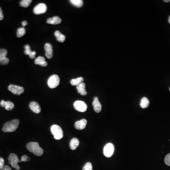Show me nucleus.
I'll use <instances>...</instances> for the list:
<instances>
[{
  "label": "nucleus",
  "instance_id": "1",
  "mask_svg": "<svg viewBox=\"0 0 170 170\" xmlns=\"http://www.w3.org/2000/svg\"><path fill=\"white\" fill-rule=\"evenodd\" d=\"M27 150L30 152L32 153L37 156H41L44 153L42 148L40 147L39 144L37 142H29L26 146Z\"/></svg>",
  "mask_w": 170,
  "mask_h": 170
},
{
  "label": "nucleus",
  "instance_id": "2",
  "mask_svg": "<svg viewBox=\"0 0 170 170\" xmlns=\"http://www.w3.org/2000/svg\"><path fill=\"white\" fill-rule=\"evenodd\" d=\"M19 123V120L18 119H15L7 122L3 125L2 131L4 132H14L17 129Z\"/></svg>",
  "mask_w": 170,
  "mask_h": 170
},
{
  "label": "nucleus",
  "instance_id": "3",
  "mask_svg": "<svg viewBox=\"0 0 170 170\" xmlns=\"http://www.w3.org/2000/svg\"><path fill=\"white\" fill-rule=\"evenodd\" d=\"M51 131L55 139L56 140H59L62 139L63 136V133L61 128L57 125H53L51 128Z\"/></svg>",
  "mask_w": 170,
  "mask_h": 170
},
{
  "label": "nucleus",
  "instance_id": "4",
  "mask_svg": "<svg viewBox=\"0 0 170 170\" xmlns=\"http://www.w3.org/2000/svg\"><path fill=\"white\" fill-rule=\"evenodd\" d=\"M8 161L9 163L11 165L12 167L16 169L17 170H19L21 168L18 165V163L20 162L18 156L16 154L11 153L10 154L8 157Z\"/></svg>",
  "mask_w": 170,
  "mask_h": 170
},
{
  "label": "nucleus",
  "instance_id": "5",
  "mask_svg": "<svg viewBox=\"0 0 170 170\" xmlns=\"http://www.w3.org/2000/svg\"><path fill=\"white\" fill-rule=\"evenodd\" d=\"M60 83V78L57 75H53L48 80V85L51 89H55L58 86Z\"/></svg>",
  "mask_w": 170,
  "mask_h": 170
},
{
  "label": "nucleus",
  "instance_id": "6",
  "mask_svg": "<svg viewBox=\"0 0 170 170\" xmlns=\"http://www.w3.org/2000/svg\"><path fill=\"white\" fill-rule=\"evenodd\" d=\"M114 147L112 143H108L103 148V154L107 157H112L114 153Z\"/></svg>",
  "mask_w": 170,
  "mask_h": 170
},
{
  "label": "nucleus",
  "instance_id": "7",
  "mask_svg": "<svg viewBox=\"0 0 170 170\" xmlns=\"http://www.w3.org/2000/svg\"><path fill=\"white\" fill-rule=\"evenodd\" d=\"M8 90L13 94L16 95H20L24 91V89L23 87L12 84L10 85L9 86Z\"/></svg>",
  "mask_w": 170,
  "mask_h": 170
},
{
  "label": "nucleus",
  "instance_id": "8",
  "mask_svg": "<svg viewBox=\"0 0 170 170\" xmlns=\"http://www.w3.org/2000/svg\"><path fill=\"white\" fill-rule=\"evenodd\" d=\"M74 107L79 112H84L87 109V105L83 101L78 100L74 103Z\"/></svg>",
  "mask_w": 170,
  "mask_h": 170
},
{
  "label": "nucleus",
  "instance_id": "9",
  "mask_svg": "<svg viewBox=\"0 0 170 170\" xmlns=\"http://www.w3.org/2000/svg\"><path fill=\"white\" fill-rule=\"evenodd\" d=\"M46 11L47 6L44 3H39L34 8L33 11L35 14H41L45 13Z\"/></svg>",
  "mask_w": 170,
  "mask_h": 170
},
{
  "label": "nucleus",
  "instance_id": "10",
  "mask_svg": "<svg viewBox=\"0 0 170 170\" xmlns=\"http://www.w3.org/2000/svg\"><path fill=\"white\" fill-rule=\"evenodd\" d=\"M45 56L49 59L52 58L53 56V46L50 43H46L45 45Z\"/></svg>",
  "mask_w": 170,
  "mask_h": 170
},
{
  "label": "nucleus",
  "instance_id": "11",
  "mask_svg": "<svg viewBox=\"0 0 170 170\" xmlns=\"http://www.w3.org/2000/svg\"><path fill=\"white\" fill-rule=\"evenodd\" d=\"M93 106L94 108V110L97 113H99L101 112L102 109V105L99 101L98 100L97 97H95L94 98V101L93 102Z\"/></svg>",
  "mask_w": 170,
  "mask_h": 170
},
{
  "label": "nucleus",
  "instance_id": "12",
  "mask_svg": "<svg viewBox=\"0 0 170 170\" xmlns=\"http://www.w3.org/2000/svg\"><path fill=\"white\" fill-rule=\"evenodd\" d=\"M0 105L1 107H4L6 110L8 111H11L14 108V104L11 101H5L1 100L0 103Z\"/></svg>",
  "mask_w": 170,
  "mask_h": 170
},
{
  "label": "nucleus",
  "instance_id": "13",
  "mask_svg": "<svg viewBox=\"0 0 170 170\" xmlns=\"http://www.w3.org/2000/svg\"><path fill=\"white\" fill-rule=\"evenodd\" d=\"M29 107L35 113H39L41 112V107L39 105L37 102H34V101L31 102L29 104Z\"/></svg>",
  "mask_w": 170,
  "mask_h": 170
},
{
  "label": "nucleus",
  "instance_id": "14",
  "mask_svg": "<svg viewBox=\"0 0 170 170\" xmlns=\"http://www.w3.org/2000/svg\"><path fill=\"white\" fill-rule=\"evenodd\" d=\"M87 124V121L86 119H82L75 123V127L78 130H82L84 129Z\"/></svg>",
  "mask_w": 170,
  "mask_h": 170
},
{
  "label": "nucleus",
  "instance_id": "15",
  "mask_svg": "<svg viewBox=\"0 0 170 170\" xmlns=\"http://www.w3.org/2000/svg\"><path fill=\"white\" fill-rule=\"evenodd\" d=\"M24 48L25 50L24 53L26 55H29V56L31 59H34L35 58V55H36V52L35 51H32L30 49V47L29 45H25Z\"/></svg>",
  "mask_w": 170,
  "mask_h": 170
},
{
  "label": "nucleus",
  "instance_id": "16",
  "mask_svg": "<svg viewBox=\"0 0 170 170\" xmlns=\"http://www.w3.org/2000/svg\"><path fill=\"white\" fill-rule=\"evenodd\" d=\"M35 64L39 65L43 67H45L47 65V63L45 61V58L42 56H38L35 59Z\"/></svg>",
  "mask_w": 170,
  "mask_h": 170
},
{
  "label": "nucleus",
  "instance_id": "17",
  "mask_svg": "<svg viewBox=\"0 0 170 170\" xmlns=\"http://www.w3.org/2000/svg\"><path fill=\"white\" fill-rule=\"evenodd\" d=\"M61 22V19L58 16H55L53 18H49L47 21V23L48 24L52 25L59 24Z\"/></svg>",
  "mask_w": 170,
  "mask_h": 170
},
{
  "label": "nucleus",
  "instance_id": "18",
  "mask_svg": "<svg viewBox=\"0 0 170 170\" xmlns=\"http://www.w3.org/2000/svg\"><path fill=\"white\" fill-rule=\"evenodd\" d=\"M77 89L78 90V92L82 95H86L87 94V92L85 89V84L84 83H81L77 86Z\"/></svg>",
  "mask_w": 170,
  "mask_h": 170
},
{
  "label": "nucleus",
  "instance_id": "19",
  "mask_svg": "<svg viewBox=\"0 0 170 170\" xmlns=\"http://www.w3.org/2000/svg\"><path fill=\"white\" fill-rule=\"evenodd\" d=\"M79 139L77 138H73L71 140L70 142V144H69V147L71 148V149L75 150L78 146H79Z\"/></svg>",
  "mask_w": 170,
  "mask_h": 170
},
{
  "label": "nucleus",
  "instance_id": "20",
  "mask_svg": "<svg viewBox=\"0 0 170 170\" xmlns=\"http://www.w3.org/2000/svg\"><path fill=\"white\" fill-rule=\"evenodd\" d=\"M55 35L57 38V41L59 42L63 43L65 40V36L61 34L59 31L55 32Z\"/></svg>",
  "mask_w": 170,
  "mask_h": 170
},
{
  "label": "nucleus",
  "instance_id": "21",
  "mask_svg": "<svg viewBox=\"0 0 170 170\" xmlns=\"http://www.w3.org/2000/svg\"><path fill=\"white\" fill-rule=\"evenodd\" d=\"M149 101L148 98L146 97H144L143 98H142L140 104V107L142 108L145 109L147 108L149 106Z\"/></svg>",
  "mask_w": 170,
  "mask_h": 170
},
{
  "label": "nucleus",
  "instance_id": "22",
  "mask_svg": "<svg viewBox=\"0 0 170 170\" xmlns=\"http://www.w3.org/2000/svg\"><path fill=\"white\" fill-rule=\"evenodd\" d=\"M83 81H84V79L82 77H79L75 79H71V84L72 86H77L82 83Z\"/></svg>",
  "mask_w": 170,
  "mask_h": 170
},
{
  "label": "nucleus",
  "instance_id": "23",
  "mask_svg": "<svg viewBox=\"0 0 170 170\" xmlns=\"http://www.w3.org/2000/svg\"><path fill=\"white\" fill-rule=\"evenodd\" d=\"M70 3L75 7L80 8L83 5V1L82 0H71Z\"/></svg>",
  "mask_w": 170,
  "mask_h": 170
},
{
  "label": "nucleus",
  "instance_id": "24",
  "mask_svg": "<svg viewBox=\"0 0 170 170\" xmlns=\"http://www.w3.org/2000/svg\"><path fill=\"white\" fill-rule=\"evenodd\" d=\"M26 34V29L24 27H20L18 29L17 32V35L18 37H21L24 35Z\"/></svg>",
  "mask_w": 170,
  "mask_h": 170
},
{
  "label": "nucleus",
  "instance_id": "25",
  "mask_svg": "<svg viewBox=\"0 0 170 170\" xmlns=\"http://www.w3.org/2000/svg\"><path fill=\"white\" fill-rule=\"evenodd\" d=\"M32 1V0H22L20 2V6L21 7L27 8L30 5Z\"/></svg>",
  "mask_w": 170,
  "mask_h": 170
},
{
  "label": "nucleus",
  "instance_id": "26",
  "mask_svg": "<svg viewBox=\"0 0 170 170\" xmlns=\"http://www.w3.org/2000/svg\"><path fill=\"white\" fill-rule=\"evenodd\" d=\"M8 51L5 49H0V60L5 58L7 56Z\"/></svg>",
  "mask_w": 170,
  "mask_h": 170
},
{
  "label": "nucleus",
  "instance_id": "27",
  "mask_svg": "<svg viewBox=\"0 0 170 170\" xmlns=\"http://www.w3.org/2000/svg\"><path fill=\"white\" fill-rule=\"evenodd\" d=\"M82 170H93L92 163L89 162L86 163L82 168Z\"/></svg>",
  "mask_w": 170,
  "mask_h": 170
},
{
  "label": "nucleus",
  "instance_id": "28",
  "mask_svg": "<svg viewBox=\"0 0 170 170\" xmlns=\"http://www.w3.org/2000/svg\"><path fill=\"white\" fill-rule=\"evenodd\" d=\"M9 61H10L9 59L7 57H5V58L0 60V64L3 65H5L8 64Z\"/></svg>",
  "mask_w": 170,
  "mask_h": 170
},
{
  "label": "nucleus",
  "instance_id": "29",
  "mask_svg": "<svg viewBox=\"0 0 170 170\" xmlns=\"http://www.w3.org/2000/svg\"><path fill=\"white\" fill-rule=\"evenodd\" d=\"M165 162L167 165L170 166V153L168 154L165 157Z\"/></svg>",
  "mask_w": 170,
  "mask_h": 170
},
{
  "label": "nucleus",
  "instance_id": "30",
  "mask_svg": "<svg viewBox=\"0 0 170 170\" xmlns=\"http://www.w3.org/2000/svg\"><path fill=\"white\" fill-rule=\"evenodd\" d=\"M30 158L27 155H24L22 156L21 159V161L20 162H27L30 160Z\"/></svg>",
  "mask_w": 170,
  "mask_h": 170
},
{
  "label": "nucleus",
  "instance_id": "31",
  "mask_svg": "<svg viewBox=\"0 0 170 170\" xmlns=\"http://www.w3.org/2000/svg\"><path fill=\"white\" fill-rule=\"evenodd\" d=\"M4 160L2 157H0V170H1L4 166Z\"/></svg>",
  "mask_w": 170,
  "mask_h": 170
},
{
  "label": "nucleus",
  "instance_id": "32",
  "mask_svg": "<svg viewBox=\"0 0 170 170\" xmlns=\"http://www.w3.org/2000/svg\"><path fill=\"white\" fill-rule=\"evenodd\" d=\"M3 11L1 10V8L0 7V21H1L3 19Z\"/></svg>",
  "mask_w": 170,
  "mask_h": 170
},
{
  "label": "nucleus",
  "instance_id": "33",
  "mask_svg": "<svg viewBox=\"0 0 170 170\" xmlns=\"http://www.w3.org/2000/svg\"><path fill=\"white\" fill-rule=\"evenodd\" d=\"M1 170H11V168L9 167V166H8V165H5V166H4L2 168Z\"/></svg>",
  "mask_w": 170,
  "mask_h": 170
},
{
  "label": "nucleus",
  "instance_id": "34",
  "mask_svg": "<svg viewBox=\"0 0 170 170\" xmlns=\"http://www.w3.org/2000/svg\"><path fill=\"white\" fill-rule=\"evenodd\" d=\"M22 26L23 27H24L25 26H27V21H24L22 23Z\"/></svg>",
  "mask_w": 170,
  "mask_h": 170
},
{
  "label": "nucleus",
  "instance_id": "35",
  "mask_svg": "<svg viewBox=\"0 0 170 170\" xmlns=\"http://www.w3.org/2000/svg\"><path fill=\"white\" fill-rule=\"evenodd\" d=\"M165 1V3H168V2H170V0H167V1H166V0H165V1Z\"/></svg>",
  "mask_w": 170,
  "mask_h": 170
},
{
  "label": "nucleus",
  "instance_id": "36",
  "mask_svg": "<svg viewBox=\"0 0 170 170\" xmlns=\"http://www.w3.org/2000/svg\"><path fill=\"white\" fill-rule=\"evenodd\" d=\"M168 22L170 24V16H169V18H168Z\"/></svg>",
  "mask_w": 170,
  "mask_h": 170
},
{
  "label": "nucleus",
  "instance_id": "37",
  "mask_svg": "<svg viewBox=\"0 0 170 170\" xmlns=\"http://www.w3.org/2000/svg\"><path fill=\"white\" fill-rule=\"evenodd\" d=\"M169 90H170V89H169Z\"/></svg>",
  "mask_w": 170,
  "mask_h": 170
}]
</instances>
